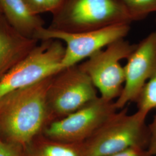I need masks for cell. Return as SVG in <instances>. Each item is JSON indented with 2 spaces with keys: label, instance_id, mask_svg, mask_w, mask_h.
Listing matches in <instances>:
<instances>
[{
  "label": "cell",
  "instance_id": "1",
  "mask_svg": "<svg viewBox=\"0 0 156 156\" xmlns=\"http://www.w3.org/2000/svg\"><path fill=\"white\" fill-rule=\"evenodd\" d=\"M53 76L0 98V132L12 142L27 144L50 124L47 97Z\"/></svg>",
  "mask_w": 156,
  "mask_h": 156
},
{
  "label": "cell",
  "instance_id": "2",
  "mask_svg": "<svg viewBox=\"0 0 156 156\" xmlns=\"http://www.w3.org/2000/svg\"><path fill=\"white\" fill-rule=\"evenodd\" d=\"M147 115L137 111L132 115L125 107L109 117L83 143L86 156H106L132 147L147 149L150 132Z\"/></svg>",
  "mask_w": 156,
  "mask_h": 156
},
{
  "label": "cell",
  "instance_id": "3",
  "mask_svg": "<svg viewBox=\"0 0 156 156\" xmlns=\"http://www.w3.org/2000/svg\"><path fill=\"white\" fill-rule=\"evenodd\" d=\"M131 22L122 0H64L48 28L76 33Z\"/></svg>",
  "mask_w": 156,
  "mask_h": 156
},
{
  "label": "cell",
  "instance_id": "4",
  "mask_svg": "<svg viewBox=\"0 0 156 156\" xmlns=\"http://www.w3.org/2000/svg\"><path fill=\"white\" fill-rule=\"evenodd\" d=\"M24 59L0 79V98L16 90L52 77L63 70V42L57 39L41 41Z\"/></svg>",
  "mask_w": 156,
  "mask_h": 156
},
{
  "label": "cell",
  "instance_id": "5",
  "mask_svg": "<svg viewBox=\"0 0 156 156\" xmlns=\"http://www.w3.org/2000/svg\"><path fill=\"white\" fill-rule=\"evenodd\" d=\"M98 97L94 84L79 64L64 69L53 76L48 90L50 123L78 111Z\"/></svg>",
  "mask_w": 156,
  "mask_h": 156
},
{
  "label": "cell",
  "instance_id": "6",
  "mask_svg": "<svg viewBox=\"0 0 156 156\" xmlns=\"http://www.w3.org/2000/svg\"><path fill=\"white\" fill-rule=\"evenodd\" d=\"M130 24H119L94 30L69 33L42 27L34 35L38 41L57 39L65 44L62 61L63 69L78 65L113 42L124 39L130 30Z\"/></svg>",
  "mask_w": 156,
  "mask_h": 156
},
{
  "label": "cell",
  "instance_id": "7",
  "mask_svg": "<svg viewBox=\"0 0 156 156\" xmlns=\"http://www.w3.org/2000/svg\"><path fill=\"white\" fill-rule=\"evenodd\" d=\"M136 47L124 39L108 45L79 64L100 93V97L113 101L123 89L125 75L120 61L127 59Z\"/></svg>",
  "mask_w": 156,
  "mask_h": 156
},
{
  "label": "cell",
  "instance_id": "8",
  "mask_svg": "<svg viewBox=\"0 0 156 156\" xmlns=\"http://www.w3.org/2000/svg\"><path fill=\"white\" fill-rule=\"evenodd\" d=\"M117 111L115 102L98 97L78 111L48 124L45 136L66 143H84Z\"/></svg>",
  "mask_w": 156,
  "mask_h": 156
},
{
  "label": "cell",
  "instance_id": "9",
  "mask_svg": "<svg viewBox=\"0 0 156 156\" xmlns=\"http://www.w3.org/2000/svg\"><path fill=\"white\" fill-rule=\"evenodd\" d=\"M127 60L124 86L115 102L117 110L125 108L128 102H136L146 83L156 73V31L136 44Z\"/></svg>",
  "mask_w": 156,
  "mask_h": 156
},
{
  "label": "cell",
  "instance_id": "10",
  "mask_svg": "<svg viewBox=\"0 0 156 156\" xmlns=\"http://www.w3.org/2000/svg\"><path fill=\"white\" fill-rule=\"evenodd\" d=\"M37 39L18 32L5 17H0V79L37 45Z\"/></svg>",
  "mask_w": 156,
  "mask_h": 156
},
{
  "label": "cell",
  "instance_id": "11",
  "mask_svg": "<svg viewBox=\"0 0 156 156\" xmlns=\"http://www.w3.org/2000/svg\"><path fill=\"white\" fill-rule=\"evenodd\" d=\"M0 8L12 26L26 37L34 38L37 31L44 27L43 20L30 10L24 0H0Z\"/></svg>",
  "mask_w": 156,
  "mask_h": 156
},
{
  "label": "cell",
  "instance_id": "12",
  "mask_svg": "<svg viewBox=\"0 0 156 156\" xmlns=\"http://www.w3.org/2000/svg\"><path fill=\"white\" fill-rule=\"evenodd\" d=\"M27 156H86L83 143H66L46 136L40 139Z\"/></svg>",
  "mask_w": 156,
  "mask_h": 156
},
{
  "label": "cell",
  "instance_id": "13",
  "mask_svg": "<svg viewBox=\"0 0 156 156\" xmlns=\"http://www.w3.org/2000/svg\"><path fill=\"white\" fill-rule=\"evenodd\" d=\"M138 111L146 115L156 108V71L146 83L136 101Z\"/></svg>",
  "mask_w": 156,
  "mask_h": 156
},
{
  "label": "cell",
  "instance_id": "14",
  "mask_svg": "<svg viewBox=\"0 0 156 156\" xmlns=\"http://www.w3.org/2000/svg\"><path fill=\"white\" fill-rule=\"evenodd\" d=\"M132 22L145 19L156 12V0H122Z\"/></svg>",
  "mask_w": 156,
  "mask_h": 156
},
{
  "label": "cell",
  "instance_id": "15",
  "mask_svg": "<svg viewBox=\"0 0 156 156\" xmlns=\"http://www.w3.org/2000/svg\"><path fill=\"white\" fill-rule=\"evenodd\" d=\"M64 0H37L39 8L45 12H50L52 14L60 8Z\"/></svg>",
  "mask_w": 156,
  "mask_h": 156
},
{
  "label": "cell",
  "instance_id": "16",
  "mask_svg": "<svg viewBox=\"0 0 156 156\" xmlns=\"http://www.w3.org/2000/svg\"><path fill=\"white\" fill-rule=\"evenodd\" d=\"M148 127L150 132V140L147 151L151 156H156V115Z\"/></svg>",
  "mask_w": 156,
  "mask_h": 156
},
{
  "label": "cell",
  "instance_id": "17",
  "mask_svg": "<svg viewBox=\"0 0 156 156\" xmlns=\"http://www.w3.org/2000/svg\"><path fill=\"white\" fill-rule=\"evenodd\" d=\"M106 156H151L147 149L140 147H132L115 154Z\"/></svg>",
  "mask_w": 156,
  "mask_h": 156
},
{
  "label": "cell",
  "instance_id": "18",
  "mask_svg": "<svg viewBox=\"0 0 156 156\" xmlns=\"http://www.w3.org/2000/svg\"><path fill=\"white\" fill-rule=\"evenodd\" d=\"M0 156H19L13 146L4 142L0 138Z\"/></svg>",
  "mask_w": 156,
  "mask_h": 156
},
{
  "label": "cell",
  "instance_id": "19",
  "mask_svg": "<svg viewBox=\"0 0 156 156\" xmlns=\"http://www.w3.org/2000/svg\"><path fill=\"white\" fill-rule=\"evenodd\" d=\"M3 15V14H2V10H1V8H0V17L2 16Z\"/></svg>",
  "mask_w": 156,
  "mask_h": 156
}]
</instances>
